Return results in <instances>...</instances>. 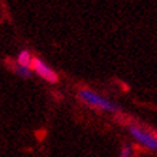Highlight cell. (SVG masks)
<instances>
[{
  "label": "cell",
  "mask_w": 157,
  "mask_h": 157,
  "mask_svg": "<svg viewBox=\"0 0 157 157\" xmlns=\"http://www.w3.org/2000/svg\"><path fill=\"white\" fill-rule=\"evenodd\" d=\"M13 71L16 75H19L20 78H25V79H29L32 76V69L29 67H22V65H13Z\"/></svg>",
  "instance_id": "obj_5"
},
{
  "label": "cell",
  "mask_w": 157,
  "mask_h": 157,
  "mask_svg": "<svg viewBox=\"0 0 157 157\" xmlns=\"http://www.w3.org/2000/svg\"><path fill=\"white\" fill-rule=\"evenodd\" d=\"M78 98L85 105L91 107V108L107 111V113H118L120 111L118 104H115L114 101H111V100H107L101 94H98V92H95V91H92V90H88V88L78 90Z\"/></svg>",
  "instance_id": "obj_1"
},
{
  "label": "cell",
  "mask_w": 157,
  "mask_h": 157,
  "mask_svg": "<svg viewBox=\"0 0 157 157\" xmlns=\"http://www.w3.org/2000/svg\"><path fill=\"white\" fill-rule=\"evenodd\" d=\"M32 59H33V56L30 55V52H29L28 49H23V51H20V53L17 55L16 62H17V65L30 68V65H32Z\"/></svg>",
  "instance_id": "obj_4"
},
{
  "label": "cell",
  "mask_w": 157,
  "mask_h": 157,
  "mask_svg": "<svg viewBox=\"0 0 157 157\" xmlns=\"http://www.w3.org/2000/svg\"><path fill=\"white\" fill-rule=\"evenodd\" d=\"M133 156V147L131 144H124L120 151V157H131Z\"/></svg>",
  "instance_id": "obj_6"
},
{
  "label": "cell",
  "mask_w": 157,
  "mask_h": 157,
  "mask_svg": "<svg viewBox=\"0 0 157 157\" xmlns=\"http://www.w3.org/2000/svg\"><path fill=\"white\" fill-rule=\"evenodd\" d=\"M127 131L141 146H144L146 148L151 150V151H157V137L153 136L151 133H148L147 130L141 128L138 125H134V124H128L127 125Z\"/></svg>",
  "instance_id": "obj_2"
},
{
  "label": "cell",
  "mask_w": 157,
  "mask_h": 157,
  "mask_svg": "<svg viewBox=\"0 0 157 157\" xmlns=\"http://www.w3.org/2000/svg\"><path fill=\"white\" fill-rule=\"evenodd\" d=\"M30 69H32L35 74H38V75L40 76L42 79H45L46 82H51V84L59 82V76H58L56 72L53 71L49 65H46V62H43L42 59H39V58L33 56Z\"/></svg>",
  "instance_id": "obj_3"
}]
</instances>
